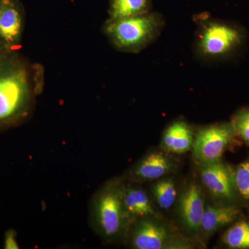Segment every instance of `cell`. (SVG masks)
<instances>
[{
	"mask_svg": "<svg viewBox=\"0 0 249 249\" xmlns=\"http://www.w3.org/2000/svg\"><path fill=\"white\" fill-rule=\"evenodd\" d=\"M243 41L242 31L229 23L204 19L198 29L196 52L206 60L227 57L238 48Z\"/></svg>",
	"mask_w": 249,
	"mask_h": 249,
	"instance_id": "4",
	"label": "cell"
},
{
	"mask_svg": "<svg viewBox=\"0 0 249 249\" xmlns=\"http://www.w3.org/2000/svg\"><path fill=\"white\" fill-rule=\"evenodd\" d=\"M196 132L183 119L173 121L167 126L162 134L160 147L175 155L190 151L194 142Z\"/></svg>",
	"mask_w": 249,
	"mask_h": 249,
	"instance_id": "13",
	"label": "cell"
},
{
	"mask_svg": "<svg viewBox=\"0 0 249 249\" xmlns=\"http://www.w3.org/2000/svg\"><path fill=\"white\" fill-rule=\"evenodd\" d=\"M164 26L161 15L155 12L116 20H107L105 35L117 50L139 53L159 37Z\"/></svg>",
	"mask_w": 249,
	"mask_h": 249,
	"instance_id": "3",
	"label": "cell"
},
{
	"mask_svg": "<svg viewBox=\"0 0 249 249\" xmlns=\"http://www.w3.org/2000/svg\"><path fill=\"white\" fill-rule=\"evenodd\" d=\"M42 69L29 65L13 50L0 60V130L22 124L42 91Z\"/></svg>",
	"mask_w": 249,
	"mask_h": 249,
	"instance_id": "1",
	"label": "cell"
},
{
	"mask_svg": "<svg viewBox=\"0 0 249 249\" xmlns=\"http://www.w3.org/2000/svg\"><path fill=\"white\" fill-rule=\"evenodd\" d=\"M233 173L240 204L249 208V158L237 165Z\"/></svg>",
	"mask_w": 249,
	"mask_h": 249,
	"instance_id": "17",
	"label": "cell"
},
{
	"mask_svg": "<svg viewBox=\"0 0 249 249\" xmlns=\"http://www.w3.org/2000/svg\"><path fill=\"white\" fill-rule=\"evenodd\" d=\"M236 137L231 123H220L204 126L196 132L192 147L193 158L197 164L222 160L223 154Z\"/></svg>",
	"mask_w": 249,
	"mask_h": 249,
	"instance_id": "8",
	"label": "cell"
},
{
	"mask_svg": "<svg viewBox=\"0 0 249 249\" xmlns=\"http://www.w3.org/2000/svg\"><path fill=\"white\" fill-rule=\"evenodd\" d=\"M24 18V10L18 0H0V41L9 51L20 42Z\"/></svg>",
	"mask_w": 249,
	"mask_h": 249,
	"instance_id": "11",
	"label": "cell"
},
{
	"mask_svg": "<svg viewBox=\"0 0 249 249\" xmlns=\"http://www.w3.org/2000/svg\"><path fill=\"white\" fill-rule=\"evenodd\" d=\"M142 185L124 179V207L131 224L141 218L163 217L161 212L156 207L150 193Z\"/></svg>",
	"mask_w": 249,
	"mask_h": 249,
	"instance_id": "12",
	"label": "cell"
},
{
	"mask_svg": "<svg viewBox=\"0 0 249 249\" xmlns=\"http://www.w3.org/2000/svg\"><path fill=\"white\" fill-rule=\"evenodd\" d=\"M178 191L176 178L171 175L152 181L149 193L157 209L168 211L175 206Z\"/></svg>",
	"mask_w": 249,
	"mask_h": 249,
	"instance_id": "14",
	"label": "cell"
},
{
	"mask_svg": "<svg viewBox=\"0 0 249 249\" xmlns=\"http://www.w3.org/2000/svg\"><path fill=\"white\" fill-rule=\"evenodd\" d=\"M124 178L116 177L96 191L89 207L93 230L107 245L125 243L131 223L124 203Z\"/></svg>",
	"mask_w": 249,
	"mask_h": 249,
	"instance_id": "2",
	"label": "cell"
},
{
	"mask_svg": "<svg viewBox=\"0 0 249 249\" xmlns=\"http://www.w3.org/2000/svg\"><path fill=\"white\" fill-rule=\"evenodd\" d=\"M199 181L210 200L218 204L240 205L233 168L222 160L198 164Z\"/></svg>",
	"mask_w": 249,
	"mask_h": 249,
	"instance_id": "7",
	"label": "cell"
},
{
	"mask_svg": "<svg viewBox=\"0 0 249 249\" xmlns=\"http://www.w3.org/2000/svg\"><path fill=\"white\" fill-rule=\"evenodd\" d=\"M4 248L5 249H19L16 231L10 229L6 232L4 239Z\"/></svg>",
	"mask_w": 249,
	"mask_h": 249,
	"instance_id": "19",
	"label": "cell"
},
{
	"mask_svg": "<svg viewBox=\"0 0 249 249\" xmlns=\"http://www.w3.org/2000/svg\"><path fill=\"white\" fill-rule=\"evenodd\" d=\"M241 216L242 210L240 205L218 204L207 197L199 231L201 242L205 245L214 233L223 228L231 225Z\"/></svg>",
	"mask_w": 249,
	"mask_h": 249,
	"instance_id": "10",
	"label": "cell"
},
{
	"mask_svg": "<svg viewBox=\"0 0 249 249\" xmlns=\"http://www.w3.org/2000/svg\"><path fill=\"white\" fill-rule=\"evenodd\" d=\"M181 234L164 217H143L131 224L125 243L134 249H169Z\"/></svg>",
	"mask_w": 249,
	"mask_h": 249,
	"instance_id": "6",
	"label": "cell"
},
{
	"mask_svg": "<svg viewBox=\"0 0 249 249\" xmlns=\"http://www.w3.org/2000/svg\"><path fill=\"white\" fill-rule=\"evenodd\" d=\"M8 52H9L6 47H4V45L1 43V41H0V60L2 59L3 57L4 56L5 54L7 53Z\"/></svg>",
	"mask_w": 249,
	"mask_h": 249,
	"instance_id": "20",
	"label": "cell"
},
{
	"mask_svg": "<svg viewBox=\"0 0 249 249\" xmlns=\"http://www.w3.org/2000/svg\"><path fill=\"white\" fill-rule=\"evenodd\" d=\"M206 201V192L199 180L187 181L179 188L174 209L183 235L201 241L199 231Z\"/></svg>",
	"mask_w": 249,
	"mask_h": 249,
	"instance_id": "5",
	"label": "cell"
},
{
	"mask_svg": "<svg viewBox=\"0 0 249 249\" xmlns=\"http://www.w3.org/2000/svg\"><path fill=\"white\" fill-rule=\"evenodd\" d=\"M152 0H109V19L116 20L150 12Z\"/></svg>",
	"mask_w": 249,
	"mask_h": 249,
	"instance_id": "15",
	"label": "cell"
},
{
	"mask_svg": "<svg viewBox=\"0 0 249 249\" xmlns=\"http://www.w3.org/2000/svg\"><path fill=\"white\" fill-rule=\"evenodd\" d=\"M179 166V161L175 154L170 153L160 147L147 152L123 176L127 181L142 184L152 182L168 175H175Z\"/></svg>",
	"mask_w": 249,
	"mask_h": 249,
	"instance_id": "9",
	"label": "cell"
},
{
	"mask_svg": "<svg viewBox=\"0 0 249 249\" xmlns=\"http://www.w3.org/2000/svg\"><path fill=\"white\" fill-rule=\"evenodd\" d=\"M223 245L232 249H249V219L240 217L223 234Z\"/></svg>",
	"mask_w": 249,
	"mask_h": 249,
	"instance_id": "16",
	"label": "cell"
},
{
	"mask_svg": "<svg viewBox=\"0 0 249 249\" xmlns=\"http://www.w3.org/2000/svg\"><path fill=\"white\" fill-rule=\"evenodd\" d=\"M231 123L236 136L240 137L249 146V107L237 111Z\"/></svg>",
	"mask_w": 249,
	"mask_h": 249,
	"instance_id": "18",
	"label": "cell"
}]
</instances>
